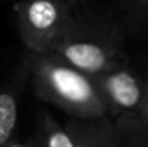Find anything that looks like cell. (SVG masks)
I'll return each mask as SVG.
<instances>
[{"label": "cell", "instance_id": "cell-1", "mask_svg": "<svg viewBox=\"0 0 148 147\" xmlns=\"http://www.w3.org/2000/svg\"><path fill=\"white\" fill-rule=\"evenodd\" d=\"M125 26L121 19L87 6H74L68 26L52 51L88 76H98L128 65L125 54Z\"/></svg>", "mask_w": 148, "mask_h": 147}, {"label": "cell", "instance_id": "cell-2", "mask_svg": "<svg viewBox=\"0 0 148 147\" xmlns=\"http://www.w3.org/2000/svg\"><path fill=\"white\" fill-rule=\"evenodd\" d=\"M24 63L40 100L63 109L76 120L107 117V106L91 76L76 70L54 52H29Z\"/></svg>", "mask_w": 148, "mask_h": 147}, {"label": "cell", "instance_id": "cell-3", "mask_svg": "<svg viewBox=\"0 0 148 147\" xmlns=\"http://www.w3.org/2000/svg\"><path fill=\"white\" fill-rule=\"evenodd\" d=\"M71 0H21L14 5L17 27L29 52H49L74 11Z\"/></svg>", "mask_w": 148, "mask_h": 147}, {"label": "cell", "instance_id": "cell-4", "mask_svg": "<svg viewBox=\"0 0 148 147\" xmlns=\"http://www.w3.org/2000/svg\"><path fill=\"white\" fill-rule=\"evenodd\" d=\"M107 106V117L118 119L136 114L143 100L148 81L139 76L129 65L118 66L107 73L91 76Z\"/></svg>", "mask_w": 148, "mask_h": 147}, {"label": "cell", "instance_id": "cell-5", "mask_svg": "<svg viewBox=\"0 0 148 147\" xmlns=\"http://www.w3.org/2000/svg\"><path fill=\"white\" fill-rule=\"evenodd\" d=\"M66 131L76 147H125L110 119L76 120L69 119Z\"/></svg>", "mask_w": 148, "mask_h": 147}, {"label": "cell", "instance_id": "cell-6", "mask_svg": "<svg viewBox=\"0 0 148 147\" xmlns=\"http://www.w3.org/2000/svg\"><path fill=\"white\" fill-rule=\"evenodd\" d=\"M29 76L27 66L22 62L19 71L8 87L0 90V147L11 141L17 120V95L21 90V82Z\"/></svg>", "mask_w": 148, "mask_h": 147}, {"label": "cell", "instance_id": "cell-7", "mask_svg": "<svg viewBox=\"0 0 148 147\" xmlns=\"http://www.w3.org/2000/svg\"><path fill=\"white\" fill-rule=\"evenodd\" d=\"M33 147H76L73 138L65 127L58 124L51 114L41 112L38 120L36 136L32 141Z\"/></svg>", "mask_w": 148, "mask_h": 147}, {"label": "cell", "instance_id": "cell-8", "mask_svg": "<svg viewBox=\"0 0 148 147\" xmlns=\"http://www.w3.org/2000/svg\"><path fill=\"white\" fill-rule=\"evenodd\" d=\"M125 147H148V124L134 114H125L114 124Z\"/></svg>", "mask_w": 148, "mask_h": 147}, {"label": "cell", "instance_id": "cell-9", "mask_svg": "<svg viewBox=\"0 0 148 147\" xmlns=\"http://www.w3.org/2000/svg\"><path fill=\"white\" fill-rule=\"evenodd\" d=\"M120 19L128 32L137 33L148 24V0H118Z\"/></svg>", "mask_w": 148, "mask_h": 147}, {"label": "cell", "instance_id": "cell-10", "mask_svg": "<svg viewBox=\"0 0 148 147\" xmlns=\"http://www.w3.org/2000/svg\"><path fill=\"white\" fill-rule=\"evenodd\" d=\"M134 115H137L139 119H142L143 122L148 124V84H147V90H145V95H143V100H142L139 109H137V112Z\"/></svg>", "mask_w": 148, "mask_h": 147}, {"label": "cell", "instance_id": "cell-11", "mask_svg": "<svg viewBox=\"0 0 148 147\" xmlns=\"http://www.w3.org/2000/svg\"><path fill=\"white\" fill-rule=\"evenodd\" d=\"M3 147H33L32 146V142H27V144H22V142H14V141H10L6 146Z\"/></svg>", "mask_w": 148, "mask_h": 147}, {"label": "cell", "instance_id": "cell-12", "mask_svg": "<svg viewBox=\"0 0 148 147\" xmlns=\"http://www.w3.org/2000/svg\"><path fill=\"white\" fill-rule=\"evenodd\" d=\"M71 2L74 5H79V3H84V2H87V0H71Z\"/></svg>", "mask_w": 148, "mask_h": 147}]
</instances>
